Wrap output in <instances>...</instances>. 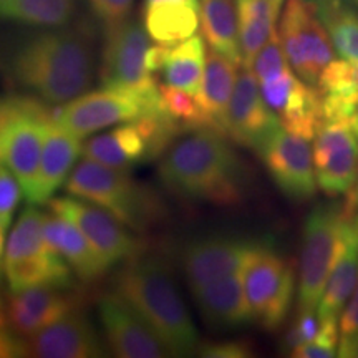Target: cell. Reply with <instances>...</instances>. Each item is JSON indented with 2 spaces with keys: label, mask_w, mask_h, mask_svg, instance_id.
<instances>
[{
  "label": "cell",
  "mask_w": 358,
  "mask_h": 358,
  "mask_svg": "<svg viewBox=\"0 0 358 358\" xmlns=\"http://www.w3.org/2000/svg\"><path fill=\"white\" fill-rule=\"evenodd\" d=\"M29 357L37 358H98L106 355L95 327L83 313L71 312L55 324L27 337Z\"/></svg>",
  "instance_id": "18"
},
{
  "label": "cell",
  "mask_w": 358,
  "mask_h": 358,
  "mask_svg": "<svg viewBox=\"0 0 358 358\" xmlns=\"http://www.w3.org/2000/svg\"><path fill=\"white\" fill-rule=\"evenodd\" d=\"M77 297L57 287H32L12 292L7 302L8 324L22 337H30L77 308Z\"/></svg>",
  "instance_id": "20"
},
{
  "label": "cell",
  "mask_w": 358,
  "mask_h": 358,
  "mask_svg": "<svg viewBox=\"0 0 358 358\" xmlns=\"http://www.w3.org/2000/svg\"><path fill=\"white\" fill-rule=\"evenodd\" d=\"M78 0H7L0 7V19L35 29H58L71 24Z\"/></svg>",
  "instance_id": "31"
},
{
  "label": "cell",
  "mask_w": 358,
  "mask_h": 358,
  "mask_svg": "<svg viewBox=\"0 0 358 358\" xmlns=\"http://www.w3.org/2000/svg\"><path fill=\"white\" fill-rule=\"evenodd\" d=\"M206 57L208 53L204 38L199 35H192L187 40L173 45L166 66L163 69L164 82L185 90L191 95H198L204 77Z\"/></svg>",
  "instance_id": "30"
},
{
  "label": "cell",
  "mask_w": 358,
  "mask_h": 358,
  "mask_svg": "<svg viewBox=\"0 0 358 358\" xmlns=\"http://www.w3.org/2000/svg\"><path fill=\"white\" fill-rule=\"evenodd\" d=\"M158 174L174 194L216 206L244 198V168L226 136L213 129L182 134L161 156Z\"/></svg>",
  "instance_id": "2"
},
{
  "label": "cell",
  "mask_w": 358,
  "mask_h": 358,
  "mask_svg": "<svg viewBox=\"0 0 358 358\" xmlns=\"http://www.w3.org/2000/svg\"><path fill=\"white\" fill-rule=\"evenodd\" d=\"M306 2L310 3V6H313V7H319V6H322V3L329 2V0H306Z\"/></svg>",
  "instance_id": "48"
},
{
  "label": "cell",
  "mask_w": 358,
  "mask_h": 358,
  "mask_svg": "<svg viewBox=\"0 0 358 358\" xmlns=\"http://www.w3.org/2000/svg\"><path fill=\"white\" fill-rule=\"evenodd\" d=\"M358 332V280L350 301L347 302L343 308L342 320H340V334L342 337H352Z\"/></svg>",
  "instance_id": "44"
},
{
  "label": "cell",
  "mask_w": 358,
  "mask_h": 358,
  "mask_svg": "<svg viewBox=\"0 0 358 358\" xmlns=\"http://www.w3.org/2000/svg\"><path fill=\"white\" fill-rule=\"evenodd\" d=\"M196 306L206 322L214 327L234 329L254 322L244 289V268L191 289Z\"/></svg>",
  "instance_id": "21"
},
{
  "label": "cell",
  "mask_w": 358,
  "mask_h": 358,
  "mask_svg": "<svg viewBox=\"0 0 358 358\" xmlns=\"http://www.w3.org/2000/svg\"><path fill=\"white\" fill-rule=\"evenodd\" d=\"M98 315L111 352L120 358L171 357L153 329L118 294L103 295L98 302Z\"/></svg>",
  "instance_id": "15"
},
{
  "label": "cell",
  "mask_w": 358,
  "mask_h": 358,
  "mask_svg": "<svg viewBox=\"0 0 358 358\" xmlns=\"http://www.w3.org/2000/svg\"><path fill=\"white\" fill-rule=\"evenodd\" d=\"M6 227L0 226V279H2V254H3V244H6Z\"/></svg>",
  "instance_id": "47"
},
{
  "label": "cell",
  "mask_w": 358,
  "mask_h": 358,
  "mask_svg": "<svg viewBox=\"0 0 358 358\" xmlns=\"http://www.w3.org/2000/svg\"><path fill=\"white\" fill-rule=\"evenodd\" d=\"M146 108L140 98L128 93L103 88L100 92L83 93L75 100L53 110L52 120L58 127L82 138L115 124L140 118Z\"/></svg>",
  "instance_id": "12"
},
{
  "label": "cell",
  "mask_w": 358,
  "mask_h": 358,
  "mask_svg": "<svg viewBox=\"0 0 358 358\" xmlns=\"http://www.w3.org/2000/svg\"><path fill=\"white\" fill-rule=\"evenodd\" d=\"M350 199L353 201V204H355V206H357V209H358V182H357V189H355V194H353Z\"/></svg>",
  "instance_id": "49"
},
{
  "label": "cell",
  "mask_w": 358,
  "mask_h": 358,
  "mask_svg": "<svg viewBox=\"0 0 358 358\" xmlns=\"http://www.w3.org/2000/svg\"><path fill=\"white\" fill-rule=\"evenodd\" d=\"M143 25L151 40L176 45L196 35L201 25L199 0H159L143 6Z\"/></svg>",
  "instance_id": "25"
},
{
  "label": "cell",
  "mask_w": 358,
  "mask_h": 358,
  "mask_svg": "<svg viewBox=\"0 0 358 358\" xmlns=\"http://www.w3.org/2000/svg\"><path fill=\"white\" fill-rule=\"evenodd\" d=\"M334 50L340 58L358 64V10L343 0H329L315 7Z\"/></svg>",
  "instance_id": "32"
},
{
  "label": "cell",
  "mask_w": 358,
  "mask_h": 358,
  "mask_svg": "<svg viewBox=\"0 0 358 358\" xmlns=\"http://www.w3.org/2000/svg\"><path fill=\"white\" fill-rule=\"evenodd\" d=\"M198 355L208 358H248L252 355V348L245 342L201 343Z\"/></svg>",
  "instance_id": "42"
},
{
  "label": "cell",
  "mask_w": 358,
  "mask_h": 358,
  "mask_svg": "<svg viewBox=\"0 0 358 358\" xmlns=\"http://www.w3.org/2000/svg\"><path fill=\"white\" fill-rule=\"evenodd\" d=\"M277 187L294 201H307L317 191L310 141L280 127L259 151Z\"/></svg>",
  "instance_id": "13"
},
{
  "label": "cell",
  "mask_w": 358,
  "mask_h": 358,
  "mask_svg": "<svg viewBox=\"0 0 358 358\" xmlns=\"http://www.w3.org/2000/svg\"><path fill=\"white\" fill-rule=\"evenodd\" d=\"M52 110L38 98L15 96L0 101V159L19 179L25 198L37 179Z\"/></svg>",
  "instance_id": "6"
},
{
  "label": "cell",
  "mask_w": 358,
  "mask_h": 358,
  "mask_svg": "<svg viewBox=\"0 0 358 358\" xmlns=\"http://www.w3.org/2000/svg\"><path fill=\"white\" fill-rule=\"evenodd\" d=\"M173 45L168 43H158L150 45L146 52V69L151 71V73H158V71H163L164 66H166L169 52H171Z\"/></svg>",
  "instance_id": "45"
},
{
  "label": "cell",
  "mask_w": 358,
  "mask_h": 358,
  "mask_svg": "<svg viewBox=\"0 0 358 358\" xmlns=\"http://www.w3.org/2000/svg\"><path fill=\"white\" fill-rule=\"evenodd\" d=\"M0 70L30 96L64 105L87 93L93 82V35L82 25L22 34L0 50Z\"/></svg>",
  "instance_id": "1"
},
{
  "label": "cell",
  "mask_w": 358,
  "mask_h": 358,
  "mask_svg": "<svg viewBox=\"0 0 358 358\" xmlns=\"http://www.w3.org/2000/svg\"><path fill=\"white\" fill-rule=\"evenodd\" d=\"M254 73L259 80V83L267 82V80H272L279 75L292 69L287 60V55H285L284 47H282L279 32L277 29L274 34L271 35V38L267 40L266 45L259 50V53L254 58L252 65H250Z\"/></svg>",
  "instance_id": "35"
},
{
  "label": "cell",
  "mask_w": 358,
  "mask_h": 358,
  "mask_svg": "<svg viewBox=\"0 0 358 358\" xmlns=\"http://www.w3.org/2000/svg\"><path fill=\"white\" fill-rule=\"evenodd\" d=\"M150 35L140 20L127 19L122 24L105 29L101 48V88L128 93L140 98L146 115L163 111L159 87L146 69V52Z\"/></svg>",
  "instance_id": "5"
},
{
  "label": "cell",
  "mask_w": 358,
  "mask_h": 358,
  "mask_svg": "<svg viewBox=\"0 0 358 358\" xmlns=\"http://www.w3.org/2000/svg\"><path fill=\"white\" fill-rule=\"evenodd\" d=\"M280 6L277 0H236L244 66L252 65L259 50L274 34Z\"/></svg>",
  "instance_id": "29"
},
{
  "label": "cell",
  "mask_w": 358,
  "mask_h": 358,
  "mask_svg": "<svg viewBox=\"0 0 358 358\" xmlns=\"http://www.w3.org/2000/svg\"><path fill=\"white\" fill-rule=\"evenodd\" d=\"M357 2H358V0H357Z\"/></svg>",
  "instance_id": "56"
},
{
  "label": "cell",
  "mask_w": 358,
  "mask_h": 358,
  "mask_svg": "<svg viewBox=\"0 0 358 358\" xmlns=\"http://www.w3.org/2000/svg\"><path fill=\"white\" fill-rule=\"evenodd\" d=\"M261 244L262 241L222 236L192 241L181 254V267L187 285L194 289L206 282L241 271Z\"/></svg>",
  "instance_id": "17"
},
{
  "label": "cell",
  "mask_w": 358,
  "mask_h": 358,
  "mask_svg": "<svg viewBox=\"0 0 358 358\" xmlns=\"http://www.w3.org/2000/svg\"><path fill=\"white\" fill-rule=\"evenodd\" d=\"M277 2H279V3H282V0H277Z\"/></svg>",
  "instance_id": "54"
},
{
  "label": "cell",
  "mask_w": 358,
  "mask_h": 358,
  "mask_svg": "<svg viewBox=\"0 0 358 358\" xmlns=\"http://www.w3.org/2000/svg\"><path fill=\"white\" fill-rule=\"evenodd\" d=\"M6 2H7V0H0V7H2Z\"/></svg>",
  "instance_id": "53"
},
{
  "label": "cell",
  "mask_w": 358,
  "mask_h": 358,
  "mask_svg": "<svg viewBox=\"0 0 358 358\" xmlns=\"http://www.w3.org/2000/svg\"><path fill=\"white\" fill-rule=\"evenodd\" d=\"M82 146L78 136L58 127L53 120L48 123L37 179L32 192L27 196L29 204H47L52 199L73 171L75 163L82 155Z\"/></svg>",
  "instance_id": "22"
},
{
  "label": "cell",
  "mask_w": 358,
  "mask_h": 358,
  "mask_svg": "<svg viewBox=\"0 0 358 358\" xmlns=\"http://www.w3.org/2000/svg\"><path fill=\"white\" fill-rule=\"evenodd\" d=\"M201 30L211 50L243 65L236 0H201Z\"/></svg>",
  "instance_id": "28"
},
{
  "label": "cell",
  "mask_w": 358,
  "mask_h": 358,
  "mask_svg": "<svg viewBox=\"0 0 358 358\" xmlns=\"http://www.w3.org/2000/svg\"><path fill=\"white\" fill-rule=\"evenodd\" d=\"M47 204L53 213L73 222L110 267L140 256L143 249L140 241L129 234L123 222L100 206L73 196L50 199Z\"/></svg>",
  "instance_id": "11"
},
{
  "label": "cell",
  "mask_w": 358,
  "mask_h": 358,
  "mask_svg": "<svg viewBox=\"0 0 358 358\" xmlns=\"http://www.w3.org/2000/svg\"><path fill=\"white\" fill-rule=\"evenodd\" d=\"M82 155L83 158L96 161V163L105 164L108 168L123 169V171H128L133 166V163L118 146L115 134L111 131L88 140L82 146Z\"/></svg>",
  "instance_id": "36"
},
{
  "label": "cell",
  "mask_w": 358,
  "mask_h": 358,
  "mask_svg": "<svg viewBox=\"0 0 358 358\" xmlns=\"http://www.w3.org/2000/svg\"><path fill=\"white\" fill-rule=\"evenodd\" d=\"M280 127L279 116L264 100L256 73L241 65L227 110V136L259 153Z\"/></svg>",
  "instance_id": "14"
},
{
  "label": "cell",
  "mask_w": 358,
  "mask_h": 358,
  "mask_svg": "<svg viewBox=\"0 0 358 358\" xmlns=\"http://www.w3.org/2000/svg\"><path fill=\"white\" fill-rule=\"evenodd\" d=\"M322 322L319 319V313L317 310H307V312H299L297 320L292 329L289 330V334L284 338V348L287 352H292L294 348H297L302 343L310 342L317 337V334L320 332Z\"/></svg>",
  "instance_id": "40"
},
{
  "label": "cell",
  "mask_w": 358,
  "mask_h": 358,
  "mask_svg": "<svg viewBox=\"0 0 358 358\" xmlns=\"http://www.w3.org/2000/svg\"><path fill=\"white\" fill-rule=\"evenodd\" d=\"M3 268L12 292L32 287L69 289L73 282L70 264L52 249L24 261L3 264Z\"/></svg>",
  "instance_id": "27"
},
{
  "label": "cell",
  "mask_w": 358,
  "mask_h": 358,
  "mask_svg": "<svg viewBox=\"0 0 358 358\" xmlns=\"http://www.w3.org/2000/svg\"><path fill=\"white\" fill-rule=\"evenodd\" d=\"M324 120H350L358 111V64L334 58L317 82Z\"/></svg>",
  "instance_id": "26"
},
{
  "label": "cell",
  "mask_w": 358,
  "mask_h": 358,
  "mask_svg": "<svg viewBox=\"0 0 358 358\" xmlns=\"http://www.w3.org/2000/svg\"><path fill=\"white\" fill-rule=\"evenodd\" d=\"M3 325H6V317H3L2 310H0V329H3Z\"/></svg>",
  "instance_id": "51"
},
{
  "label": "cell",
  "mask_w": 358,
  "mask_h": 358,
  "mask_svg": "<svg viewBox=\"0 0 358 358\" xmlns=\"http://www.w3.org/2000/svg\"><path fill=\"white\" fill-rule=\"evenodd\" d=\"M65 189L73 198L100 206L136 232L148 231L164 216L163 203L153 189L140 185L128 171L88 158L70 173Z\"/></svg>",
  "instance_id": "4"
},
{
  "label": "cell",
  "mask_w": 358,
  "mask_h": 358,
  "mask_svg": "<svg viewBox=\"0 0 358 358\" xmlns=\"http://www.w3.org/2000/svg\"><path fill=\"white\" fill-rule=\"evenodd\" d=\"M353 128H355V133H357V138H358V111H357L355 118H353Z\"/></svg>",
  "instance_id": "50"
},
{
  "label": "cell",
  "mask_w": 358,
  "mask_h": 358,
  "mask_svg": "<svg viewBox=\"0 0 358 358\" xmlns=\"http://www.w3.org/2000/svg\"><path fill=\"white\" fill-rule=\"evenodd\" d=\"M115 292L140 313L163 340L171 357L198 353L199 334L163 259H129L115 277Z\"/></svg>",
  "instance_id": "3"
},
{
  "label": "cell",
  "mask_w": 358,
  "mask_h": 358,
  "mask_svg": "<svg viewBox=\"0 0 358 358\" xmlns=\"http://www.w3.org/2000/svg\"><path fill=\"white\" fill-rule=\"evenodd\" d=\"M153 2H159V0H145V3H153Z\"/></svg>",
  "instance_id": "52"
},
{
  "label": "cell",
  "mask_w": 358,
  "mask_h": 358,
  "mask_svg": "<svg viewBox=\"0 0 358 358\" xmlns=\"http://www.w3.org/2000/svg\"><path fill=\"white\" fill-rule=\"evenodd\" d=\"M347 204H319L303 222L301 268H299V312L317 310L327 280L338 254L340 231Z\"/></svg>",
  "instance_id": "7"
},
{
  "label": "cell",
  "mask_w": 358,
  "mask_h": 358,
  "mask_svg": "<svg viewBox=\"0 0 358 358\" xmlns=\"http://www.w3.org/2000/svg\"><path fill=\"white\" fill-rule=\"evenodd\" d=\"M259 85L264 100L279 116L282 127L312 141L324 122L322 98L317 87L303 82L292 69Z\"/></svg>",
  "instance_id": "16"
},
{
  "label": "cell",
  "mask_w": 358,
  "mask_h": 358,
  "mask_svg": "<svg viewBox=\"0 0 358 358\" xmlns=\"http://www.w3.org/2000/svg\"><path fill=\"white\" fill-rule=\"evenodd\" d=\"M358 280V209L352 199L347 203V216L340 231L338 254L327 280L317 313L320 322L338 319L350 301Z\"/></svg>",
  "instance_id": "19"
},
{
  "label": "cell",
  "mask_w": 358,
  "mask_h": 358,
  "mask_svg": "<svg viewBox=\"0 0 358 358\" xmlns=\"http://www.w3.org/2000/svg\"><path fill=\"white\" fill-rule=\"evenodd\" d=\"M116 138V143L122 148V151L128 156V159L133 164L136 163H145L146 161V145L143 140L141 133L138 131L136 124L133 122L122 123V127L115 128L113 131Z\"/></svg>",
  "instance_id": "41"
},
{
  "label": "cell",
  "mask_w": 358,
  "mask_h": 358,
  "mask_svg": "<svg viewBox=\"0 0 358 358\" xmlns=\"http://www.w3.org/2000/svg\"><path fill=\"white\" fill-rule=\"evenodd\" d=\"M277 32L297 77L317 87L320 73L335 55L315 7L306 0H287Z\"/></svg>",
  "instance_id": "9"
},
{
  "label": "cell",
  "mask_w": 358,
  "mask_h": 358,
  "mask_svg": "<svg viewBox=\"0 0 358 358\" xmlns=\"http://www.w3.org/2000/svg\"><path fill=\"white\" fill-rule=\"evenodd\" d=\"M95 19L105 27H115L129 19L134 0H87Z\"/></svg>",
  "instance_id": "39"
},
{
  "label": "cell",
  "mask_w": 358,
  "mask_h": 358,
  "mask_svg": "<svg viewBox=\"0 0 358 358\" xmlns=\"http://www.w3.org/2000/svg\"><path fill=\"white\" fill-rule=\"evenodd\" d=\"M313 168L325 194H350L358 178V138L350 120H324L313 136Z\"/></svg>",
  "instance_id": "10"
},
{
  "label": "cell",
  "mask_w": 358,
  "mask_h": 358,
  "mask_svg": "<svg viewBox=\"0 0 358 358\" xmlns=\"http://www.w3.org/2000/svg\"><path fill=\"white\" fill-rule=\"evenodd\" d=\"M43 239L48 248L60 254L70 264L71 271L80 280H98L110 268L83 232L60 214L53 211L52 214H45Z\"/></svg>",
  "instance_id": "23"
},
{
  "label": "cell",
  "mask_w": 358,
  "mask_h": 358,
  "mask_svg": "<svg viewBox=\"0 0 358 358\" xmlns=\"http://www.w3.org/2000/svg\"><path fill=\"white\" fill-rule=\"evenodd\" d=\"M338 319L322 322L320 332L310 342L302 343L290 352L295 358H332L338 352Z\"/></svg>",
  "instance_id": "37"
},
{
  "label": "cell",
  "mask_w": 358,
  "mask_h": 358,
  "mask_svg": "<svg viewBox=\"0 0 358 358\" xmlns=\"http://www.w3.org/2000/svg\"><path fill=\"white\" fill-rule=\"evenodd\" d=\"M22 186L6 163L0 159V226L8 227L22 198Z\"/></svg>",
  "instance_id": "38"
},
{
  "label": "cell",
  "mask_w": 358,
  "mask_h": 358,
  "mask_svg": "<svg viewBox=\"0 0 358 358\" xmlns=\"http://www.w3.org/2000/svg\"><path fill=\"white\" fill-rule=\"evenodd\" d=\"M0 303H2V302H0Z\"/></svg>",
  "instance_id": "55"
},
{
  "label": "cell",
  "mask_w": 358,
  "mask_h": 358,
  "mask_svg": "<svg viewBox=\"0 0 358 358\" xmlns=\"http://www.w3.org/2000/svg\"><path fill=\"white\" fill-rule=\"evenodd\" d=\"M237 65L221 53L211 50L206 57V69L201 90L198 92V100L201 110L208 120V127L213 131H217L227 138L226 122L227 110L232 92H234L237 80Z\"/></svg>",
  "instance_id": "24"
},
{
  "label": "cell",
  "mask_w": 358,
  "mask_h": 358,
  "mask_svg": "<svg viewBox=\"0 0 358 358\" xmlns=\"http://www.w3.org/2000/svg\"><path fill=\"white\" fill-rule=\"evenodd\" d=\"M29 357L27 338L13 335L0 329V358H19Z\"/></svg>",
  "instance_id": "43"
},
{
  "label": "cell",
  "mask_w": 358,
  "mask_h": 358,
  "mask_svg": "<svg viewBox=\"0 0 358 358\" xmlns=\"http://www.w3.org/2000/svg\"><path fill=\"white\" fill-rule=\"evenodd\" d=\"M159 93L163 108L168 111L171 118L176 120L179 124H182L187 131L209 129L208 120H206L194 95H191V93L181 88L171 87V85H161Z\"/></svg>",
  "instance_id": "34"
},
{
  "label": "cell",
  "mask_w": 358,
  "mask_h": 358,
  "mask_svg": "<svg viewBox=\"0 0 358 358\" xmlns=\"http://www.w3.org/2000/svg\"><path fill=\"white\" fill-rule=\"evenodd\" d=\"M337 357L358 358V332L352 337H340Z\"/></svg>",
  "instance_id": "46"
},
{
  "label": "cell",
  "mask_w": 358,
  "mask_h": 358,
  "mask_svg": "<svg viewBox=\"0 0 358 358\" xmlns=\"http://www.w3.org/2000/svg\"><path fill=\"white\" fill-rule=\"evenodd\" d=\"M244 289L254 322L275 330L292 306L295 271L271 244L262 243L244 266Z\"/></svg>",
  "instance_id": "8"
},
{
  "label": "cell",
  "mask_w": 358,
  "mask_h": 358,
  "mask_svg": "<svg viewBox=\"0 0 358 358\" xmlns=\"http://www.w3.org/2000/svg\"><path fill=\"white\" fill-rule=\"evenodd\" d=\"M43 217L45 214L40 213L35 204H29L22 211L8 237L3 264L35 257L50 249L43 239Z\"/></svg>",
  "instance_id": "33"
}]
</instances>
